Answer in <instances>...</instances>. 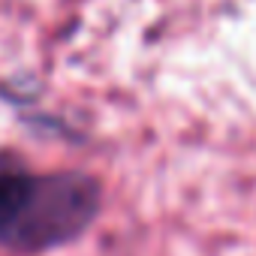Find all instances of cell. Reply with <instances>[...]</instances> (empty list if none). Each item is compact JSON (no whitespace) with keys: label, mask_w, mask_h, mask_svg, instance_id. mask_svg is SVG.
I'll return each instance as SVG.
<instances>
[{"label":"cell","mask_w":256,"mask_h":256,"mask_svg":"<svg viewBox=\"0 0 256 256\" xmlns=\"http://www.w3.org/2000/svg\"><path fill=\"white\" fill-rule=\"evenodd\" d=\"M100 211V184L82 172L36 175L0 154V244L42 253L78 238Z\"/></svg>","instance_id":"6da1fadb"}]
</instances>
